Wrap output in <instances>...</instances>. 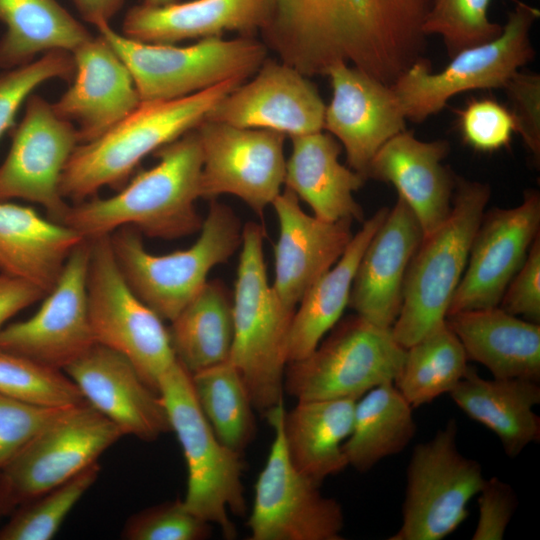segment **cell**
Here are the masks:
<instances>
[{
    "label": "cell",
    "instance_id": "cell-34",
    "mask_svg": "<svg viewBox=\"0 0 540 540\" xmlns=\"http://www.w3.org/2000/svg\"><path fill=\"white\" fill-rule=\"evenodd\" d=\"M412 409L393 382L361 396L355 404L351 433L342 445L348 466L367 472L403 451L417 430Z\"/></svg>",
    "mask_w": 540,
    "mask_h": 540
},
{
    "label": "cell",
    "instance_id": "cell-27",
    "mask_svg": "<svg viewBox=\"0 0 540 540\" xmlns=\"http://www.w3.org/2000/svg\"><path fill=\"white\" fill-rule=\"evenodd\" d=\"M290 138L284 188L307 203L321 220L363 221V210L354 193L366 179L340 163L341 144L323 130Z\"/></svg>",
    "mask_w": 540,
    "mask_h": 540
},
{
    "label": "cell",
    "instance_id": "cell-46",
    "mask_svg": "<svg viewBox=\"0 0 540 540\" xmlns=\"http://www.w3.org/2000/svg\"><path fill=\"white\" fill-rule=\"evenodd\" d=\"M478 495L479 517L473 540H501L518 506L514 489L498 477L485 479Z\"/></svg>",
    "mask_w": 540,
    "mask_h": 540
},
{
    "label": "cell",
    "instance_id": "cell-40",
    "mask_svg": "<svg viewBox=\"0 0 540 540\" xmlns=\"http://www.w3.org/2000/svg\"><path fill=\"white\" fill-rule=\"evenodd\" d=\"M491 0H431L422 30L441 36L450 58L498 37L502 26L488 17Z\"/></svg>",
    "mask_w": 540,
    "mask_h": 540
},
{
    "label": "cell",
    "instance_id": "cell-41",
    "mask_svg": "<svg viewBox=\"0 0 540 540\" xmlns=\"http://www.w3.org/2000/svg\"><path fill=\"white\" fill-rule=\"evenodd\" d=\"M75 66L71 52L53 50L0 73V138L14 124L18 110L33 91L52 79L71 82Z\"/></svg>",
    "mask_w": 540,
    "mask_h": 540
},
{
    "label": "cell",
    "instance_id": "cell-37",
    "mask_svg": "<svg viewBox=\"0 0 540 540\" xmlns=\"http://www.w3.org/2000/svg\"><path fill=\"white\" fill-rule=\"evenodd\" d=\"M197 402L216 437L239 453L256 433L253 404L235 366L225 361L191 374Z\"/></svg>",
    "mask_w": 540,
    "mask_h": 540
},
{
    "label": "cell",
    "instance_id": "cell-30",
    "mask_svg": "<svg viewBox=\"0 0 540 540\" xmlns=\"http://www.w3.org/2000/svg\"><path fill=\"white\" fill-rule=\"evenodd\" d=\"M450 395L469 418L499 438L508 457L515 458L529 444L540 440V418L533 411L540 403L539 382L485 379L468 366Z\"/></svg>",
    "mask_w": 540,
    "mask_h": 540
},
{
    "label": "cell",
    "instance_id": "cell-38",
    "mask_svg": "<svg viewBox=\"0 0 540 540\" xmlns=\"http://www.w3.org/2000/svg\"><path fill=\"white\" fill-rule=\"evenodd\" d=\"M100 465L93 463L76 476L21 504L0 529V540H50L96 482Z\"/></svg>",
    "mask_w": 540,
    "mask_h": 540
},
{
    "label": "cell",
    "instance_id": "cell-31",
    "mask_svg": "<svg viewBox=\"0 0 540 540\" xmlns=\"http://www.w3.org/2000/svg\"><path fill=\"white\" fill-rule=\"evenodd\" d=\"M389 208L382 207L353 234L337 262L306 291L297 305L289 332L288 363L311 354L341 319L349 304L358 264Z\"/></svg>",
    "mask_w": 540,
    "mask_h": 540
},
{
    "label": "cell",
    "instance_id": "cell-14",
    "mask_svg": "<svg viewBox=\"0 0 540 540\" xmlns=\"http://www.w3.org/2000/svg\"><path fill=\"white\" fill-rule=\"evenodd\" d=\"M123 435L116 424L89 403L69 408L0 471L9 510L98 462Z\"/></svg>",
    "mask_w": 540,
    "mask_h": 540
},
{
    "label": "cell",
    "instance_id": "cell-39",
    "mask_svg": "<svg viewBox=\"0 0 540 540\" xmlns=\"http://www.w3.org/2000/svg\"><path fill=\"white\" fill-rule=\"evenodd\" d=\"M0 393L25 403L50 408L88 403L64 371L1 348Z\"/></svg>",
    "mask_w": 540,
    "mask_h": 540
},
{
    "label": "cell",
    "instance_id": "cell-50",
    "mask_svg": "<svg viewBox=\"0 0 540 540\" xmlns=\"http://www.w3.org/2000/svg\"><path fill=\"white\" fill-rule=\"evenodd\" d=\"M143 5L146 6H164L168 5L174 2H177L179 0H140Z\"/></svg>",
    "mask_w": 540,
    "mask_h": 540
},
{
    "label": "cell",
    "instance_id": "cell-33",
    "mask_svg": "<svg viewBox=\"0 0 540 540\" xmlns=\"http://www.w3.org/2000/svg\"><path fill=\"white\" fill-rule=\"evenodd\" d=\"M0 70L53 51L72 52L93 35L57 0H0Z\"/></svg>",
    "mask_w": 540,
    "mask_h": 540
},
{
    "label": "cell",
    "instance_id": "cell-15",
    "mask_svg": "<svg viewBox=\"0 0 540 540\" xmlns=\"http://www.w3.org/2000/svg\"><path fill=\"white\" fill-rule=\"evenodd\" d=\"M195 129L203 156L200 198L230 194L262 218L284 186L286 135L206 119Z\"/></svg>",
    "mask_w": 540,
    "mask_h": 540
},
{
    "label": "cell",
    "instance_id": "cell-25",
    "mask_svg": "<svg viewBox=\"0 0 540 540\" xmlns=\"http://www.w3.org/2000/svg\"><path fill=\"white\" fill-rule=\"evenodd\" d=\"M450 150L443 139L422 141L403 130L389 139L369 164L366 178L392 184L418 219L424 236L448 216L456 176L442 161Z\"/></svg>",
    "mask_w": 540,
    "mask_h": 540
},
{
    "label": "cell",
    "instance_id": "cell-32",
    "mask_svg": "<svg viewBox=\"0 0 540 540\" xmlns=\"http://www.w3.org/2000/svg\"><path fill=\"white\" fill-rule=\"evenodd\" d=\"M355 399L300 400L283 416V434L295 468L318 484L347 466L342 445L353 425Z\"/></svg>",
    "mask_w": 540,
    "mask_h": 540
},
{
    "label": "cell",
    "instance_id": "cell-18",
    "mask_svg": "<svg viewBox=\"0 0 540 540\" xmlns=\"http://www.w3.org/2000/svg\"><path fill=\"white\" fill-rule=\"evenodd\" d=\"M540 195L526 191L521 204L484 213L447 316L497 307L539 235Z\"/></svg>",
    "mask_w": 540,
    "mask_h": 540
},
{
    "label": "cell",
    "instance_id": "cell-44",
    "mask_svg": "<svg viewBox=\"0 0 540 540\" xmlns=\"http://www.w3.org/2000/svg\"><path fill=\"white\" fill-rule=\"evenodd\" d=\"M69 408L37 406L0 393V471L35 435Z\"/></svg>",
    "mask_w": 540,
    "mask_h": 540
},
{
    "label": "cell",
    "instance_id": "cell-5",
    "mask_svg": "<svg viewBox=\"0 0 540 540\" xmlns=\"http://www.w3.org/2000/svg\"><path fill=\"white\" fill-rule=\"evenodd\" d=\"M199 232L190 247L163 255L149 252L130 227L109 235L126 284L163 320L171 322L203 288L212 268L227 262L241 247L240 219L216 200H211Z\"/></svg>",
    "mask_w": 540,
    "mask_h": 540
},
{
    "label": "cell",
    "instance_id": "cell-17",
    "mask_svg": "<svg viewBox=\"0 0 540 540\" xmlns=\"http://www.w3.org/2000/svg\"><path fill=\"white\" fill-rule=\"evenodd\" d=\"M12 134L9 151L0 164V200L18 198L43 206L60 222L69 205L60 181L80 144L76 127L54 111L52 103L31 94Z\"/></svg>",
    "mask_w": 540,
    "mask_h": 540
},
{
    "label": "cell",
    "instance_id": "cell-19",
    "mask_svg": "<svg viewBox=\"0 0 540 540\" xmlns=\"http://www.w3.org/2000/svg\"><path fill=\"white\" fill-rule=\"evenodd\" d=\"M325 108L309 77L266 58L254 77L228 93L205 119L293 137L322 131Z\"/></svg>",
    "mask_w": 540,
    "mask_h": 540
},
{
    "label": "cell",
    "instance_id": "cell-28",
    "mask_svg": "<svg viewBox=\"0 0 540 540\" xmlns=\"http://www.w3.org/2000/svg\"><path fill=\"white\" fill-rule=\"evenodd\" d=\"M85 239L35 209L0 200V270L45 295L57 283L74 249Z\"/></svg>",
    "mask_w": 540,
    "mask_h": 540
},
{
    "label": "cell",
    "instance_id": "cell-21",
    "mask_svg": "<svg viewBox=\"0 0 540 540\" xmlns=\"http://www.w3.org/2000/svg\"><path fill=\"white\" fill-rule=\"evenodd\" d=\"M74 76L52 103L61 118L77 129L80 144L95 140L141 103L133 77L112 46L99 34L71 52Z\"/></svg>",
    "mask_w": 540,
    "mask_h": 540
},
{
    "label": "cell",
    "instance_id": "cell-48",
    "mask_svg": "<svg viewBox=\"0 0 540 540\" xmlns=\"http://www.w3.org/2000/svg\"><path fill=\"white\" fill-rule=\"evenodd\" d=\"M45 297L38 287L7 274H0V331L23 309Z\"/></svg>",
    "mask_w": 540,
    "mask_h": 540
},
{
    "label": "cell",
    "instance_id": "cell-20",
    "mask_svg": "<svg viewBox=\"0 0 540 540\" xmlns=\"http://www.w3.org/2000/svg\"><path fill=\"white\" fill-rule=\"evenodd\" d=\"M332 97L323 131L344 148L348 166L366 180L370 162L393 136L406 129L405 117L390 85L343 62L328 71Z\"/></svg>",
    "mask_w": 540,
    "mask_h": 540
},
{
    "label": "cell",
    "instance_id": "cell-22",
    "mask_svg": "<svg viewBox=\"0 0 540 540\" xmlns=\"http://www.w3.org/2000/svg\"><path fill=\"white\" fill-rule=\"evenodd\" d=\"M279 226L274 246L272 288L295 311L306 291L341 257L352 234V220L324 221L307 214L287 188L272 203Z\"/></svg>",
    "mask_w": 540,
    "mask_h": 540
},
{
    "label": "cell",
    "instance_id": "cell-6",
    "mask_svg": "<svg viewBox=\"0 0 540 540\" xmlns=\"http://www.w3.org/2000/svg\"><path fill=\"white\" fill-rule=\"evenodd\" d=\"M487 183L456 177L451 210L425 235L406 273L400 313L391 327L404 348L444 322L490 199Z\"/></svg>",
    "mask_w": 540,
    "mask_h": 540
},
{
    "label": "cell",
    "instance_id": "cell-29",
    "mask_svg": "<svg viewBox=\"0 0 540 540\" xmlns=\"http://www.w3.org/2000/svg\"><path fill=\"white\" fill-rule=\"evenodd\" d=\"M446 322L468 360L485 366L497 379L540 381V325L499 306L450 314Z\"/></svg>",
    "mask_w": 540,
    "mask_h": 540
},
{
    "label": "cell",
    "instance_id": "cell-24",
    "mask_svg": "<svg viewBox=\"0 0 540 540\" xmlns=\"http://www.w3.org/2000/svg\"><path fill=\"white\" fill-rule=\"evenodd\" d=\"M423 237L418 219L398 197L358 264L348 304L358 316L382 328L393 326L409 264Z\"/></svg>",
    "mask_w": 540,
    "mask_h": 540
},
{
    "label": "cell",
    "instance_id": "cell-26",
    "mask_svg": "<svg viewBox=\"0 0 540 540\" xmlns=\"http://www.w3.org/2000/svg\"><path fill=\"white\" fill-rule=\"evenodd\" d=\"M273 0H189L164 6L138 4L122 23V34L145 43L174 44L221 37L226 32L255 37L267 25Z\"/></svg>",
    "mask_w": 540,
    "mask_h": 540
},
{
    "label": "cell",
    "instance_id": "cell-9",
    "mask_svg": "<svg viewBox=\"0 0 540 540\" xmlns=\"http://www.w3.org/2000/svg\"><path fill=\"white\" fill-rule=\"evenodd\" d=\"M539 15L535 7L517 2L498 37L461 50L440 72H431L424 58L413 63L390 85L405 119L421 123L462 92L503 89L534 58L530 31Z\"/></svg>",
    "mask_w": 540,
    "mask_h": 540
},
{
    "label": "cell",
    "instance_id": "cell-51",
    "mask_svg": "<svg viewBox=\"0 0 540 540\" xmlns=\"http://www.w3.org/2000/svg\"><path fill=\"white\" fill-rule=\"evenodd\" d=\"M7 510H9V507L7 505L4 492L2 489L1 481H0V516Z\"/></svg>",
    "mask_w": 540,
    "mask_h": 540
},
{
    "label": "cell",
    "instance_id": "cell-49",
    "mask_svg": "<svg viewBox=\"0 0 540 540\" xmlns=\"http://www.w3.org/2000/svg\"><path fill=\"white\" fill-rule=\"evenodd\" d=\"M126 0H72L81 18L93 26L109 23Z\"/></svg>",
    "mask_w": 540,
    "mask_h": 540
},
{
    "label": "cell",
    "instance_id": "cell-11",
    "mask_svg": "<svg viewBox=\"0 0 540 540\" xmlns=\"http://www.w3.org/2000/svg\"><path fill=\"white\" fill-rule=\"evenodd\" d=\"M90 242L88 302L95 342L127 358L142 380L158 393L161 377L178 361L168 328L126 284L110 237Z\"/></svg>",
    "mask_w": 540,
    "mask_h": 540
},
{
    "label": "cell",
    "instance_id": "cell-43",
    "mask_svg": "<svg viewBox=\"0 0 540 540\" xmlns=\"http://www.w3.org/2000/svg\"><path fill=\"white\" fill-rule=\"evenodd\" d=\"M457 113L464 142L480 152L508 147L516 132L510 110L490 98H473Z\"/></svg>",
    "mask_w": 540,
    "mask_h": 540
},
{
    "label": "cell",
    "instance_id": "cell-45",
    "mask_svg": "<svg viewBox=\"0 0 540 540\" xmlns=\"http://www.w3.org/2000/svg\"><path fill=\"white\" fill-rule=\"evenodd\" d=\"M518 133L535 161L540 159V76L516 72L503 88Z\"/></svg>",
    "mask_w": 540,
    "mask_h": 540
},
{
    "label": "cell",
    "instance_id": "cell-12",
    "mask_svg": "<svg viewBox=\"0 0 540 540\" xmlns=\"http://www.w3.org/2000/svg\"><path fill=\"white\" fill-rule=\"evenodd\" d=\"M451 418L434 437L415 446L406 473L402 524L389 540H441L468 516L467 505L484 482L479 462L457 446Z\"/></svg>",
    "mask_w": 540,
    "mask_h": 540
},
{
    "label": "cell",
    "instance_id": "cell-4",
    "mask_svg": "<svg viewBox=\"0 0 540 540\" xmlns=\"http://www.w3.org/2000/svg\"><path fill=\"white\" fill-rule=\"evenodd\" d=\"M264 234L258 223L243 226L232 300L234 333L229 361L240 373L254 410L266 416L283 402L295 311L282 304L268 282Z\"/></svg>",
    "mask_w": 540,
    "mask_h": 540
},
{
    "label": "cell",
    "instance_id": "cell-23",
    "mask_svg": "<svg viewBox=\"0 0 540 540\" xmlns=\"http://www.w3.org/2000/svg\"><path fill=\"white\" fill-rule=\"evenodd\" d=\"M63 371L85 400L124 435L155 441L171 431L159 394L120 353L96 343Z\"/></svg>",
    "mask_w": 540,
    "mask_h": 540
},
{
    "label": "cell",
    "instance_id": "cell-47",
    "mask_svg": "<svg viewBox=\"0 0 540 540\" xmlns=\"http://www.w3.org/2000/svg\"><path fill=\"white\" fill-rule=\"evenodd\" d=\"M499 307L523 319L540 322V235L533 241L527 257L507 286Z\"/></svg>",
    "mask_w": 540,
    "mask_h": 540
},
{
    "label": "cell",
    "instance_id": "cell-3",
    "mask_svg": "<svg viewBox=\"0 0 540 540\" xmlns=\"http://www.w3.org/2000/svg\"><path fill=\"white\" fill-rule=\"evenodd\" d=\"M245 81L232 78L186 97L141 101L109 131L77 146L61 177V195L77 203L121 183L147 155L195 129Z\"/></svg>",
    "mask_w": 540,
    "mask_h": 540
},
{
    "label": "cell",
    "instance_id": "cell-36",
    "mask_svg": "<svg viewBox=\"0 0 540 540\" xmlns=\"http://www.w3.org/2000/svg\"><path fill=\"white\" fill-rule=\"evenodd\" d=\"M465 350L446 320L406 348L394 385L412 408L450 393L468 365Z\"/></svg>",
    "mask_w": 540,
    "mask_h": 540
},
{
    "label": "cell",
    "instance_id": "cell-8",
    "mask_svg": "<svg viewBox=\"0 0 540 540\" xmlns=\"http://www.w3.org/2000/svg\"><path fill=\"white\" fill-rule=\"evenodd\" d=\"M129 69L141 101L186 97L225 80H247L267 58L268 48L252 36L210 37L188 46L145 43L94 26Z\"/></svg>",
    "mask_w": 540,
    "mask_h": 540
},
{
    "label": "cell",
    "instance_id": "cell-2",
    "mask_svg": "<svg viewBox=\"0 0 540 540\" xmlns=\"http://www.w3.org/2000/svg\"><path fill=\"white\" fill-rule=\"evenodd\" d=\"M154 154L157 164L139 172L118 193L69 205L60 222L88 240L131 226L160 239L199 231L203 219L195 203L200 198L203 156L196 129Z\"/></svg>",
    "mask_w": 540,
    "mask_h": 540
},
{
    "label": "cell",
    "instance_id": "cell-13",
    "mask_svg": "<svg viewBox=\"0 0 540 540\" xmlns=\"http://www.w3.org/2000/svg\"><path fill=\"white\" fill-rule=\"evenodd\" d=\"M284 403L266 418L274 432L266 463L254 486L247 526L250 540H342L341 505L292 464L283 434Z\"/></svg>",
    "mask_w": 540,
    "mask_h": 540
},
{
    "label": "cell",
    "instance_id": "cell-10",
    "mask_svg": "<svg viewBox=\"0 0 540 540\" xmlns=\"http://www.w3.org/2000/svg\"><path fill=\"white\" fill-rule=\"evenodd\" d=\"M307 357L289 362L284 391L300 400H358L370 389L394 382L406 348L391 328L376 326L357 314L340 320Z\"/></svg>",
    "mask_w": 540,
    "mask_h": 540
},
{
    "label": "cell",
    "instance_id": "cell-1",
    "mask_svg": "<svg viewBox=\"0 0 540 540\" xmlns=\"http://www.w3.org/2000/svg\"><path fill=\"white\" fill-rule=\"evenodd\" d=\"M431 0H273L260 32L279 60L307 77L343 62L380 73L423 38Z\"/></svg>",
    "mask_w": 540,
    "mask_h": 540
},
{
    "label": "cell",
    "instance_id": "cell-16",
    "mask_svg": "<svg viewBox=\"0 0 540 540\" xmlns=\"http://www.w3.org/2000/svg\"><path fill=\"white\" fill-rule=\"evenodd\" d=\"M91 242L69 256L55 286L29 318L4 326L0 348L64 370L96 344L89 316Z\"/></svg>",
    "mask_w": 540,
    "mask_h": 540
},
{
    "label": "cell",
    "instance_id": "cell-7",
    "mask_svg": "<svg viewBox=\"0 0 540 540\" xmlns=\"http://www.w3.org/2000/svg\"><path fill=\"white\" fill-rule=\"evenodd\" d=\"M158 394L186 460L185 506L234 539L237 531L228 511L246 514L242 454L216 437L195 397L191 374L179 361L161 377Z\"/></svg>",
    "mask_w": 540,
    "mask_h": 540
},
{
    "label": "cell",
    "instance_id": "cell-42",
    "mask_svg": "<svg viewBox=\"0 0 540 540\" xmlns=\"http://www.w3.org/2000/svg\"><path fill=\"white\" fill-rule=\"evenodd\" d=\"M212 533L211 524L176 499L148 507L132 515L124 525L125 540H204Z\"/></svg>",
    "mask_w": 540,
    "mask_h": 540
},
{
    "label": "cell",
    "instance_id": "cell-35",
    "mask_svg": "<svg viewBox=\"0 0 540 540\" xmlns=\"http://www.w3.org/2000/svg\"><path fill=\"white\" fill-rule=\"evenodd\" d=\"M177 360L194 374L229 360L233 342L232 300L223 282L207 281L170 322Z\"/></svg>",
    "mask_w": 540,
    "mask_h": 540
}]
</instances>
